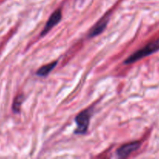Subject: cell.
Returning a JSON list of instances; mask_svg holds the SVG:
<instances>
[{
    "instance_id": "cell-6",
    "label": "cell",
    "mask_w": 159,
    "mask_h": 159,
    "mask_svg": "<svg viewBox=\"0 0 159 159\" xmlns=\"http://www.w3.org/2000/svg\"><path fill=\"white\" fill-rule=\"evenodd\" d=\"M58 64V61H53L51 63L48 64V65H45L44 66L41 67L36 72V75L37 76H40V77H46L47 75H49V73L55 68L56 65Z\"/></svg>"
},
{
    "instance_id": "cell-2",
    "label": "cell",
    "mask_w": 159,
    "mask_h": 159,
    "mask_svg": "<svg viewBox=\"0 0 159 159\" xmlns=\"http://www.w3.org/2000/svg\"><path fill=\"white\" fill-rule=\"evenodd\" d=\"M94 111L93 107H90L81 111L75 118V122L76 124V129L74 133L76 134H85L88 130L90 120L91 118L92 113Z\"/></svg>"
},
{
    "instance_id": "cell-7",
    "label": "cell",
    "mask_w": 159,
    "mask_h": 159,
    "mask_svg": "<svg viewBox=\"0 0 159 159\" xmlns=\"http://www.w3.org/2000/svg\"><path fill=\"white\" fill-rule=\"evenodd\" d=\"M23 101V94H20V95H18V96H16V98L14 99L13 103H12V107L13 113H20V107H21Z\"/></svg>"
},
{
    "instance_id": "cell-3",
    "label": "cell",
    "mask_w": 159,
    "mask_h": 159,
    "mask_svg": "<svg viewBox=\"0 0 159 159\" xmlns=\"http://www.w3.org/2000/svg\"><path fill=\"white\" fill-rule=\"evenodd\" d=\"M141 142L140 141H132L120 146L116 151V155L118 158H126L133 152L140 148Z\"/></svg>"
},
{
    "instance_id": "cell-5",
    "label": "cell",
    "mask_w": 159,
    "mask_h": 159,
    "mask_svg": "<svg viewBox=\"0 0 159 159\" xmlns=\"http://www.w3.org/2000/svg\"><path fill=\"white\" fill-rule=\"evenodd\" d=\"M61 20H62V10L60 9H58L50 16L43 30L41 33V37H44L45 35H46L55 26H56L59 23Z\"/></svg>"
},
{
    "instance_id": "cell-4",
    "label": "cell",
    "mask_w": 159,
    "mask_h": 159,
    "mask_svg": "<svg viewBox=\"0 0 159 159\" xmlns=\"http://www.w3.org/2000/svg\"><path fill=\"white\" fill-rule=\"evenodd\" d=\"M109 19H110V16H109V13H107L106 15H104L101 20H98V21L95 23L94 26L90 30V31H89V38L94 37H96V36L99 35L100 34H101V33L105 30L106 26H107L108 23Z\"/></svg>"
},
{
    "instance_id": "cell-1",
    "label": "cell",
    "mask_w": 159,
    "mask_h": 159,
    "mask_svg": "<svg viewBox=\"0 0 159 159\" xmlns=\"http://www.w3.org/2000/svg\"><path fill=\"white\" fill-rule=\"evenodd\" d=\"M159 50V39L154 40V41L150 42L147 45H145L143 48H140V50L134 52L133 54H131L130 56L127 57L126 60L124 61L125 65H129V64H132L134 62L140 60L141 58L147 57V56L150 55V54H153V53L156 52Z\"/></svg>"
}]
</instances>
